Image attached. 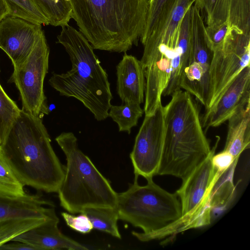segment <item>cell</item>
<instances>
[{
  "mask_svg": "<svg viewBox=\"0 0 250 250\" xmlns=\"http://www.w3.org/2000/svg\"><path fill=\"white\" fill-rule=\"evenodd\" d=\"M10 13V10L5 0H0V21Z\"/></svg>",
  "mask_w": 250,
  "mask_h": 250,
  "instance_id": "cell-31",
  "label": "cell"
},
{
  "mask_svg": "<svg viewBox=\"0 0 250 250\" xmlns=\"http://www.w3.org/2000/svg\"><path fill=\"white\" fill-rule=\"evenodd\" d=\"M250 105V66L238 75L217 103L201 118L206 130L224 123L234 113Z\"/></svg>",
  "mask_w": 250,
  "mask_h": 250,
  "instance_id": "cell-14",
  "label": "cell"
},
{
  "mask_svg": "<svg viewBox=\"0 0 250 250\" xmlns=\"http://www.w3.org/2000/svg\"><path fill=\"white\" fill-rule=\"evenodd\" d=\"M138 176L128 189L118 193L117 209L119 219L139 228L143 232H132L140 241L159 232L177 221L182 216L179 197L155 184L153 178L140 186Z\"/></svg>",
  "mask_w": 250,
  "mask_h": 250,
  "instance_id": "cell-6",
  "label": "cell"
},
{
  "mask_svg": "<svg viewBox=\"0 0 250 250\" xmlns=\"http://www.w3.org/2000/svg\"><path fill=\"white\" fill-rule=\"evenodd\" d=\"M164 106L165 132L157 175L185 179L210 153L193 97L182 89Z\"/></svg>",
  "mask_w": 250,
  "mask_h": 250,
  "instance_id": "cell-3",
  "label": "cell"
},
{
  "mask_svg": "<svg viewBox=\"0 0 250 250\" xmlns=\"http://www.w3.org/2000/svg\"><path fill=\"white\" fill-rule=\"evenodd\" d=\"M0 148L8 165L24 186L47 193L58 192L65 166L56 154L42 118L21 109L0 143Z\"/></svg>",
  "mask_w": 250,
  "mask_h": 250,
  "instance_id": "cell-1",
  "label": "cell"
},
{
  "mask_svg": "<svg viewBox=\"0 0 250 250\" xmlns=\"http://www.w3.org/2000/svg\"><path fill=\"white\" fill-rule=\"evenodd\" d=\"M72 19L94 49L126 53L143 32L148 0H66Z\"/></svg>",
  "mask_w": 250,
  "mask_h": 250,
  "instance_id": "cell-2",
  "label": "cell"
},
{
  "mask_svg": "<svg viewBox=\"0 0 250 250\" xmlns=\"http://www.w3.org/2000/svg\"><path fill=\"white\" fill-rule=\"evenodd\" d=\"M238 159H235L229 152L223 150L219 153L214 154L212 157V163L215 168L218 171L225 172Z\"/></svg>",
  "mask_w": 250,
  "mask_h": 250,
  "instance_id": "cell-29",
  "label": "cell"
},
{
  "mask_svg": "<svg viewBox=\"0 0 250 250\" xmlns=\"http://www.w3.org/2000/svg\"><path fill=\"white\" fill-rule=\"evenodd\" d=\"M144 112L140 104L124 103L121 105H111L108 117L117 123L120 132H126L129 134L132 128L137 125Z\"/></svg>",
  "mask_w": 250,
  "mask_h": 250,
  "instance_id": "cell-22",
  "label": "cell"
},
{
  "mask_svg": "<svg viewBox=\"0 0 250 250\" xmlns=\"http://www.w3.org/2000/svg\"><path fill=\"white\" fill-rule=\"evenodd\" d=\"M197 0H176L170 11L143 44L144 49L154 48L160 44L171 48L177 47L181 21L187 10Z\"/></svg>",
  "mask_w": 250,
  "mask_h": 250,
  "instance_id": "cell-18",
  "label": "cell"
},
{
  "mask_svg": "<svg viewBox=\"0 0 250 250\" xmlns=\"http://www.w3.org/2000/svg\"><path fill=\"white\" fill-rule=\"evenodd\" d=\"M229 29L227 22L216 28L205 27L206 41L209 48L212 51L222 44Z\"/></svg>",
  "mask_w": 250,
  "mask_h": 250,
  "instance_id": "cell-28",
  "label": "cell"
},
{
  "mask_svg": "<svg viewBox=\"0 0 250 250\" xmlns=\"http://www.w3.org/2000/svg\"><path fill=\"white\" fill-rule=\"evenodd\" d=\"M59 222V219L56 215L44 223L17 236L11 241L24 242L33 247L36 250L88 249L63 234L58 228Z\"/></svg>",
  "mask_w": 250,
  "mask_h": 250,
  "instance_id": "cell-16",
  "label": "cell"
},
{
  "mask_svg": "<svg viewBox=\"0 0 250 250\" xmlns=\"http://www.w3.org/2000/svg\"><path fill=\"white\" fill-rule=\"evenodd\" d=\"M165 132L164 106L160 103L155 112L145 116L130 154L135 175L146 180L157 175Z\"/></svg>",
  "mask_w": 250,
  "mask_h": 250,
  "instance_id": "cell-12",
  "label": "cell"
},
{
  "mask_svg": "<svg viewBox=\"0 0 250 250\" xmlns=\"http://www.w3.org/2000/svg\"><path fill=\"white\" fill-rule=\"evenodd\" d=\"M58 35L69 56L71 69L65 73L52 72L49 83L60 95L80 101L101 121L108 117L112 95L108 75L83 34L69 24Z\"/></svg>",
  "mask_w": 250,
  "mask_h": 250,
  "instance_id": "cell-4",
  "label": "cell"
},
{
  "mask_svg": "<svg viewBox=\"0 0 250 250\" xmlns=\"http://www.w3.org/2000/svg\"><path fill=\"white\" fill-rule=\"evenodd\" d=\"M54 26H65L72 19L71 9L66 0H30Z\"/></svg>",
  "mask_w": 250,
  "mask_h": 250,
  "instance_id": "cell-20",
  "label": "cell"
},
{
  "mask_svg": "<svg viewBox=\"0 0 250 250\" xmlns=\"http://www.w3.org/2000/svg\"><path fill=\"white\" fill-rule=\"evenodd\" d=\"M82 213L88 216L93 229L107 233L118 239L121 238L117 225L119 219L117 208H88Z\"/></svg>",
  "mask_w": 250,
  "mask_h": 250,
  "instance_id": "cell-21",
  "label": "cell"
},
{
  "mask_svg": "<svg viewBox=\"0 0 250 250\" xmlns=\"http://www.w3.org/2000/svg\"><path fill=\"white\" fill-rule=\"evenodd\" d=\"M21 110L0 84V143L20 115Z\"/></svg>",
  "mask_w": 250,
  "mask_h": 250,
  "instance_id": "cell-24",
  "label": "cell"
},
{
  "mask_svg": "<svg viewBox=\"0 0 250 250\" xmlns=\"http://www.w3.org/2000/svg\"><path fill=\"white\" fill-rule=\"evenodd\" d=\"M14 242L5 243L0 247V250H36L35 249L24 242L12 241Z\"/></svg>",
  "mask_w": 250,
  "mask_h": 250,
  "instance_id": "cell-30",
  "label": "cell"
},
{
  "mask_svg": "<svg viewBox=\"0 0 250 250\" xmlns=\"http://www.w3.org/2000/svg\"><path fill=\"white\" fill-rule=\"evenodd\" d=\"M208 27L216 28L227 22L230 29L250 36V0H198Z\"/></svg>",
  "mask_w": 250,
  "mask_h": 250,
  "instance_id": "cell-15",
  "label": "cell"
},
{
  "mask_svg": "<svg viewBox=\"0 0 250 250\" xmlns=\"http://www.w3.org/2000/svg\"><path fill=\"white\" fill-rule=\"evenodd\" d=\"M228 129L224 150L239 159L250 144V105L237 111L228 120Z\"/></svg>",
  "mask_w": 250,
  "mask_h": 250,
  "instance_id": "cell-19",
  "label": "cell"
},
{
  "mask_svg": "<svg viewBox=\"0 0 250 250\" xmlns=\"http://www.w3.org/2000/svg\"><path fill=\"white\" fill-rule=\"evenodd\" d=\"M212 52L206 110L211 108L238 75L250 66V36L229 29L222 44Z\"/></svg>",
  "mask_w": 250,
  "mask_h": 250,
  "instance_id": "cell-9",
  "label": "cell"
},
{
  "mask_svg": "<svg viewBox=\"0 0 250 250\" xmlns=\"http://www.w3.org/2000/svg\"><path fill=\"white\" fill-rule=\"evenodd\" d=\"M176 0H148L146 25L140 38L143 44L152 34L160 21L170 11Z\"/></svg>",
  "mask_w": 250,
  "mask_h": 250,
  "instance_id": "cell-23",
  "label": "cell"
},
{
  "mask_svg": "<svg viewBox=\"0 0 250 250\" xmlns=\"http://www.w3.org/2000/svg\"><path fill=\"white\" fill-rule=\"evenodd\" d=\"M55 140L66 157L62 182L58 190L60 205L71 214L88 208H116L118 193L89 158L79 148L71 132H63Z\"/></svg>",
  "mask_w": 250,
  "mask_h": 250,
  "instance_id": "cell-5",
  "label": "cell"
},
{
  "mask_svg": "<svg viewBox=\"0 0 250 250\" xmlns=\"http://www.w3.org/2000/svg\"><path fill=\"white\" fill-rule=\"evenodd\" d=\"M53 206L39 194L0 193V247L55 216Z\"/></svg>",
  "mask_w": 250,
  "mask_h": 250,
  "instance_id": "cell-10",
  "label": "cell"
},
{
  "mask_svg": "<svg viewBox=\"0 0 250 250\" xmlns=\"http://www.w3.org/2000/svg\"><path fill=\"white\" fill-rule=\"evenodd\" d=\"M219 141L218 137L209 155L182 181L175 192L181 202L182 216L161 231L162 237L210 223L212 192L225 172L216 169L212 163Z\"/></svg>",
  "mask_w": 250,
  "mask_h": 250,
  "instance_id": "cell-7",
  "label": "cell"
},
{
  "mask_svg": "<svg viewBox=\"0 0 250 250\" xmlns=\"http://www.w3.org/2000/svg\"><path fill=\"white\" fill-rule=\"evenodd\" d=\"M61 215L66 225L72 229L83 234L88 233L93 229L92 223L88 216L84 213L75 216L65 212Z\"/></svg>",
  "mask_w": 250,
  "mask_h": 250,
  "instance_id": "cell-27",
  "label": "cell"
},
{
  "mask_svg": "<svg viewBox=\"0 0 250 250\" xmlns=\"http://www.w3.org/2000/svg\"><path fill=\"white\" fill-rule=\"evenodd\" d=\"M205 25L200 11L193 9L190 14V51L180 82V88L206 105L209 82V69L212 52L205 37Z\"/></svg>",
  "mask_w": 250,
  "mask_h": 250,
  "instance_id": "cell-11",
  "label": "cell"
},
{
  "mask_svg": "<svg viewBox=\"0 0 250 250\" xmlns=\"http://www.w3.org/2000/svg\"><path fill=\"white\" fill-rule=\"evenodd\" d=\"M42 31L41 24L11 15L0 21V48L9 56L14 68L26 60Z\"/></svg>",
  "mask_w": 250,
  "mask_h": 250,
  "instance_id": "cell-13",
  "label": "cell"
},
{
  "mask_svg": "<svg viewBox=\"0 0 250 250\" xmlns=\"http://www.w3.org/2000/svg\"><path fill=\"white\" fill-rule=\"evenodd\" d=\"M10 15L39 24H49L47 18L36 7L30 0H5Z\"/></svg>",
  "mask_w": 250,
  "mask_h": 250,
  "instance_id": "cell-25",
  "label": "cell"
},
{
  "mask_svg": "<svg viewBox=\"0 0 250 250\" xmlns=\"http://www.w3.org/2000/svg\"><path fill=\"white\" fill-rule=\"evenodd\" d=\"M117 92L123 103L144 102L146 79L140 61L125 53L116 66Z\"/></svg>",
  "mask_w": 250,
  "mask_h": 250,
  "instance_id": "cell-17",
  "label": "cell"
},
{
  "mask_svg": "<svg viewBox=\"0 0 250 250\" xmlns=\"http://www.w3.org/2000/svg\"><path fill=\"white\" fill-rule=\"evenodd\" d=\"M49 48L42 31L24 62L14 68L8 83H14L20 92L21 110L42 118L49 110L44 93L43 83L48 73Z\"/></svg>",
  "mask_w": 250,
  "mask_h": 250,
  "instance_id": "cell-8",
  "label": "cell"
},
{
  "mask_svg": "<svg viewBox=\"0 0 250 250\" xmlns=\"http://www.w3.org/2000/svg\"><path fill=\"white\" fill-rule=\"evenodd\" d=\"M24 187L5 160L0 148V193L22 196L26 193Z\"/></svg>",
  "mask_w": 250,
  "mask_h": 250,
  "instance_id": "cell-26",
  "label": "cell"
}]
</instances>
